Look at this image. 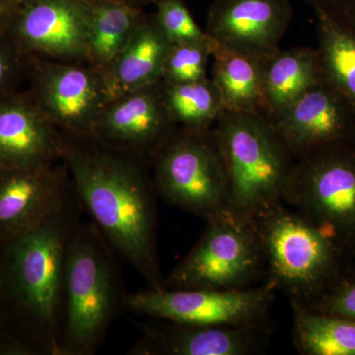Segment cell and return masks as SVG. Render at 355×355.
<instances>
[{"label": "cell", "mask_w": 355, "mask_h": 355, "mask_svg": "<svg viewBox=\"0 0 355 355\" xmlns=\"http://www.w3.org/2000/svg\"><path fill=\"white\" fill-rule=\"evenodd\" d=\"M85 62L106 81L116 58L146 18L144 9L121 0H87Z\"/></svg>", "instance_id": "cell-19"}, {"label": "cell", "mask_w": 355, "mask_h": 355, "mask_svg": "<svg viewBox=\"0 0 355 355\" xmlns=\"http://www.w3.org/2000/svg\"><path fill=\"white\" fill-rule=\"evenodd\" d=\"M153 17L171 44L209 43L184 0H158Z\"/></svg>", "instance_id": "cell-26"}, {"label": "cell", "mask_w": 355, "mask_h": 355, "mask_svg": "<svg viewBox=\"0 0 355 355\" xmlns=\"http://www.w3.org/2000/svg\"><path fill=\"white\" fill-rule=\"evenodd\" d=\"M322 79L317 49H280L263 64L266 116L284 108Z\"/></svg>", "instance_id": "cell-21"}, {"label": "cell", "mask_w": 355, "mask_h": 355, "mask_svg": "<svg viewBox=\"0 0 355 355\" xmlns=\"http://www.w3.org/2000/svg\"><path fill=\"white\" fill-rule=\"evenodd\" d=\"M114 254L93 222L77 223L65 254L60 355L94 354L127 308Z\"/></svg>", "instance_id": "cell-3"}, {"label": "cell", "mask_w": 355, "mask_h": 355, "mask_svg": "<svg viewBox=\"0 0 355 355\" xmlns=\"http://www.w3.org/2000/svg\"><path fill=\"white\" fill-rule=\"evenodd\" d=\"M160 83L114 98L105 105L91 137L150 162L176 130L163 102Z\"/></svg>", "instance_id": "cell-15"}, {"label": "cell", "mask_w": 355, "mask_h": 355, "mask_svg": "<svg viewBox=\"0 0 355 355\" xmlns=\"http://www.w3.org/2000/svg\"><path fill=\"white\" fill-rule=\"evenodd\" d=\"M334 16L338 18V19L345 23L349 29H352L355 33V0L343 12H340L338 15Z\"/></svg>", "instance_id": "cell-31"}, {"label": "cell", "mask_w": 355, "mask_h": 355, "mask_svg": "<svg viewBox=\"0 0 355 355\" xmlns=\"http://www.w3.org/2000/svg\"><path fill=\"white\" fill-rule=\"evenodd\" d=\"M214 43L170 44L163 67L162 81L181 84L207 78Z\"/></svg>", "instance_id": "cell-25"}, {"label": "cell", "mask_w": 355, "mask_h": 355, "mask_svg": "<svg viewBox=\"0 0 355 355\" xmlns=\"http://www.w3.org/2000/svg\"><path fill=\"white\" fill-rule=\"evenodd\" d=\"M160 87L167 113L177 128L211 130L225 112L220 93L210 77L181 84L161 80Z\"/></svg>", "instance_id": "cell-24"}, {"label": "cell", "mask_w": 355, "mask_h": 355, "mask_svg": "<svg viewBox=\"0 0 355 355\" xmlns=\"http://www.w3.org/2000/svg\"><path fill=\"white\" fill-rule=\"evenodd\" d=\"M270 320L258 324H193L151 319L140 326L132 355H254L272 336Z\"/></svg>", "instance_id": "cell-12"}, {"label": "cell", "mask_w": 355, "mask_h": 355, "mask_svg": "<svg viewBox=\"0 0 355 355\" xmlns=\"http://www.w3.org/2000/svg\"><path fill=\"white\" fill-rule=\"evenodd\" d=\"M6 33H0V94L13 80L20 64V55L25 53Z\"/></svg>", "instance_id": "cell-28"}, {"label": "cell", "mask_w": 355, "mask_h": 355, "mask_svg": "<svg viewBox=\"0 0 355 355\" xmlns=\"http://www.w3.org/2000/svg\"><path fill=\"white\" fill-rule=\"evenodd\" d=\"M314 10L322 76L355 107V33L328 11Z\"/></svg>", "instance_id": "cell-22"}, {"label": "cell", "mask_w": 355, "mask_h": 355, "mask_svg": "<svg viewBox=\"0 0 355 355\" xmlns=\"http://www.w3.org/2000/svg\"><path fill=\"white\" fill-rule=\"evenodd\" d=\"M3 310H2V280L1 270H0V335L3 334Z\"/></svg>", "instance_id": "cell-33"}, {"label": "cell", "mask_w": 355, "mask_h": 355, "mask_svg": "<svg viewBox=\"0 0 355 355\" xmlns=\"http://www.w3.org/2000/svg\"><path fill=\"white\" fill-rule=\"evenodd\" d=\"M277 289L272 282L238 289L147 288L128 294L127 308L150 319L177 323L251 324L270 320Z\"/></svg>", "instance_id": "cell-9"}, {"label": "cell", "mask_w": 355, "mask_h": 355, "mask_svg": "<svg viewBox=\"0 0 355 355\" xmlns=\"http://www.w3.org/2000/svg\"><path fill=\"white\" fill-rule=\"evenodd\" d=\"M88 28L87 0H39L20 7L7 32L37 58L85 62Z\"/></svg>", "instance_id": "cell-14"}, {"label": "cell", "mask_w": 355, "mask_h": 355, "mask_svg": "<svg viewBox=\"0 0 355 355\" xmlns=\"http://www.w3.org/2000/svg\"><path fill=\"white\" fill-rule=\"evenodd\" d=\"M282 202L343 247H355V148L296 159Z\"/></svg>", "instance_id": "cell-8"}, {"label": "cell", "mask_w": 355, "mask_h": 355, "mask_svg": "<svg viewBox=\"0 0 355 355\" xmlns=\"http://www.w3.org/2000/svg\"><path fill=\"white\" fill-rule=\"evenodd\" d=\"M304 1L312 6L313 8L324 9L333 15H338L354 0H304Z\"/></svg>", "instance_id": "cell-30"}, {"label": "cell", "mask_w": 355, "mask_h": 355, "mask_svg": "<svg viewBox=\"0 0 355 355\" xmlns=\"http://www.w3.org/2000/svg\"><path fill=\"white\" fill-rule=\"evenodd\" d=\"M121 1L125 2V3L130 4V6L144 9L147 6H151V4L154 6L158 0H121Z\"/></svg>", "instance_id": "cell-32"}, {"label": "cell", "mask_w": 355, "mask_h": 355, "mask_svg": "<svg viewBox=\"0 0 355 355\" xmlns=\"http://www.w3.org/2000/svg\"><path fill=\"white\" fill-rule=\"evenodd\" d=\"M156 193L205 221L229 210L225 164L211 130L177 128L150 160Z\"/></svg>", "instance_id": "cell-6"}, {"label": "cell", "mask_w": 355, "mask_h": 355, "mask_svg": "<svg viewBox=\"0 0 355 355\" xmlns=\"http://www.w3.org/2000/svg\"><path fill=\"white\" fill-rule=\"evenodd\" d=\"M229 182V210L254 220L282 202L295 159L260 113L224 112L212 128Z\"/></svg>", "instance_id": "cell-4"}, {"label": "cell", "mask_w": 355, "mask_h": 355, "mask_svg": "<svg viewBox=\"0 0 355 355\" xmlns=\"http://www.w3.org/2000/svg\"><path fill=\"white\" fill-rule=\"evenodd\" d=\"M309 309L355 321V282H340L314 307Z\"/></svg>", "instance_id": "cell-27"}, {"label": "cell", "mask_w": 355, "mask_h": 355, "mask_svg": "<svg viewBox=\"0 0 355 355\" xmlns=\"http://www.w3.org/2000/svg\"><path fill=\"white\" fill-rule=\"evenodd\" d=\"M64 139V160L81 209L114 254L135 268L149 288H164L156 191L144 164L148 160L91 137Z\"/></svg>", "instance_id": "cell-1"}, {"label": "cell", "mask_w": 355, "mask_h": 355, "mask_svg": "<svg viewBox=\"0 0 355 355\" xmlns=\"http://www.w3.org/2000/svg\"><path fill=\"white\" fill-rule=\"evenodd\" d=\"M19 8L14 0H0V33L8 31Z\"/></svg>", "instance_id": "cell-29"}, {"label": "cell", "mask_w": 355, "mask_h": 355, "mask_svg": "<svg viewBox=\"0 0 355 355\" xmlns=\"http://www.w3.org/2000/svg\"><path fill=\"white\" fill-rule=\"evenodd\" d=\"M32 97L67 137H91L108 103L104 79L86 62L40 58L35 64Z\"/></svg>", "instance_id": "cell-11"}, {"label": "cell", "mask_w": 355, "mask_h": 355, "mask_svg": "<svg viewBox=\"0 0 355 355\" xmlns=\"http://www.w3.org/2000/svg\"><path fill=\"white\" fill-rule=\"evenodd\" d=\"M207 222L195 247L164 279L165 288L238 291L266 277L256 224L230 210Z\"/></svg>", "instance_id": "cell-7"}, {"label": "cell", "mask_w": 355, "mask_h": 355, "mask_svg": "<svg viewBox=\"0 0 355 355\" xmlns=\"http://www.w3.org/2000/svg\"><path fill=\"white\" fill-rule=\"evenodd\" d=\"M64 141L32 96L0 100V170L62 160Z\"/></svg>", "instance_id": "cell-17"}, {"label": "cell", "mask_w": 355, "mask_h": 355, "mask_svg": "<svg viewBox=\"0 0 355 355\" xmlns=\"http://www.w3.org/2000/svg\"><path fill=\"white\" fill-rule=\"evenodd\" d=\"M70 188L64 159L0 170V244L43 220Z\"/></svg>", "instance_id": "cell-16"}, {"label": "cell", "mask_w": 355, "mask_h": 355, "mask_svg": "<svg viewBox=\"0 0 355 355\" xmlns=\"http://www.w3.org/2000/svg\"><path fill=\"white\" fill-rule=\"evenodd\" d=\"M292 340L300 354L355 355V321L291 303Z\"/></svg>", "instance_id": "cell-23"}, {"label": "cell", "mask_w": 355, "mask_h": 355, "mask_svg": "<svg viewBox=\"0 0 355 355\" xmlns=\"http://www.w3.org/2000/svg\"><path fill=\"white\" fill-rule=\"evenodd\" d=\"M266 279L291 303L313 308L342 282L340 243L284 202L254 219Z\"/></svg>", "instance_id": "cell-5"}, {"label": "cell", "mask_w": 355, "mask_h": 355, "mask_svg": "<svg viewBox=\"0 0 355 355\" xmlns=\"http://www.w3.org/2000/svg\"><path fill=\"white\" fill-rule=\"evenodd\" d=\"M18 6L22 7L28 6V4L34 3V2L39 1V0H14Z\"/></svg>", "instance_id": "cell-34"}, {"label": "cell", "mask_w": 355, "mask_h": 355, "mask_svg": "<svg viewBox=\"0 0 355 355\" xmlns=\"http://www.w3.org/2000/svg\"><path fill=\"white\" fill-rule=\"evenodd\" d=\"M291 0H214L205 31L217 46L266 62L280 50Z\"/></svg>", "instance_id": "cell-13"}, {"label": "cell", "mask_w": 355, "mask_h": 355, "mask_svg": "<svg viewBox=\"0 0 355 355\" xmlns=\"http://www.w3.org/2000/svg\"><path fill=\"white\" fill-rule=\"evenodd\" d=\"M293 158L336 148H355V107L322 79L266 116Z\"/></svg>", "instance_id": "cell-10"}, {"label": "cell", "mask_w": 355, "mask_h": 355, "mask_svg": "<svg viewBox=\"0 0 355 355\" xmlns=\"http://www.w3.org/2000/svg\"><path fill=\"white\" fill-rule=\"evenodd\" d=\"M212 58L214 64L210 78L220 93L224 110L265 114V62L216 44Z\"/></svg>", "instance_id": "cell-20"}, {"label": "cell", "mask_w": 355, "mask_h": 355, "mask_svg": "<svg viewBox=\"0 0 355 355\" xmlns=\"http://www.w3.org/2000/svg\"><path fill=\"white\" fill-rule=\"evenodd\" d=\"M170 44L153 15H147L105 81L108 102L160 83Z\"/></svg>", "instance_id": "cell-18"}, {"label": "cell", "mask_w": 355, "mask_h": 355, "mask_svg": "<svg viewBox=\"0 0 355 355\" xmlns=\"http://www.w3.org/2000/svg\"><path fill=\"white\" fill-rule=\"evenodd\" d=\"M80 207L71 187L43 220L0 244L3 329L12 318L14 336L44 355H60L65 254Z\"/></svg>", "instance_id": "cell-2"}]
</instances>
